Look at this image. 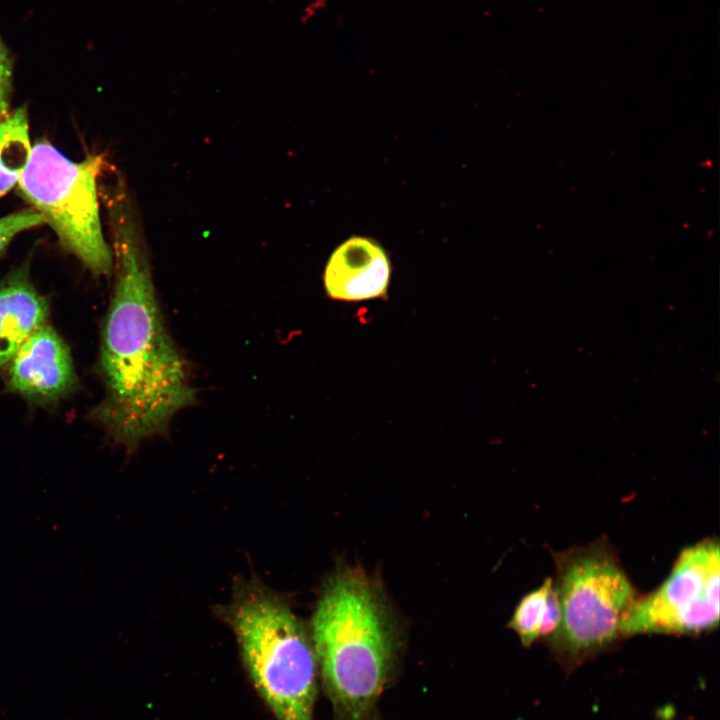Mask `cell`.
<instances>
[{"label":"cell","mask_w":720,"mask_h":720,"mask_svg":"<svg viewBox=\"0 0 720 720\" xmlns=\"http://www.w3.org/2000/svg\"><path fill=\"white\" fill-rule=\"evenodd\" d=\"M109 204L115 284L106 314L100 371L104 399L92 417L128 451L166 435L196 390L187 359L166 327L146 251L120 199Z\"/></svg>","instance_id":"6da1fadb"},{"label":"cell","mask_w":720,"mask_h":720,"mask_svg":"<svg viewBox=\"0 0 720 720\" xmlns=\"http://www.w3.org/2000/svg\"><path fill=\"white\" fill-rule=\"evenodd\" d=\"M311 638L327 694L344 720H367L392 674L398 633L384 595L361 569L325 584Z\"/></svg>","instance_id":"7a4b0ae2"},{"label":"cell","mask_w":720,"mask_h":720,"mask_svg":"<svg viewBox=\"0 0 720 720\" xmlns=\"http://www.w3.org/2000/svg\"><path fill=\"white\" fill-rule=\"evenodd\" d=\"M31 152L27 110L20 107L0 121V197L19 182Z\"/></svg>","instance_id":"30bf717a"},{"label":"cell","mask_w":720,"mask_h":720,"mask_svg":"<svg viewBox=\"0 0 720 720\" xmlns=\"http://www.w3.org/2000/svg\"><path fill=\"white\" fill-rule=\"evenodd\" d=\"M98 155L69 160L48 142L32 146L18 185L23 197L56 232L62 246L97 275L114 264L100 221L97 178L103 166Z\"/></svg>","instance_id":"5b68a950"},{"label":"cell","mask_w":720,"mask_h":720,"mask_svg":"<svg viewBox=\"0 0 720 720\" xmlns=\"http://www.w3.org/2000/svg\"><path fill=\"white\" fill-rule=\"evenodd\" d=\"M44 217L34 208L24 209L0 218V253L19 233L45 224Z\"/></svg>","instance_id":"7c38bea8"},{"label":"cell","mask_w":720,"mask_h":720,"mask_svg":"<svg viewBox=\"0 0 720 720\" xmlns=\"http://www.w3.org/2000/svg\"><path fill=\"white\" fill-rule=\"evenodd\" d=\"M13 63L10 52L0 37V121L10 112Z\"/></svg>","instance_id":"4fadbf2b"},{"label":"cell","mask_w":720,"mask_h":720,"mask_svg":"<svg viewBox=\"0 0 720 720\" xmlns=\"http://www.w3.org/2000/svg\"><path fill=\"white\" fill-rule=\"evenodd\" d=\"M553 586V578H546L536 589L525 594L514 609L508 627L519 637L525 647L539 639L547 597Z\"/></svg>","instance_id":"8fae6325"},{"label":"cell","mask_w":720,"mask_h":720,"mask_svg":"<svg viewBox=\"0 0 720 720\" xmlns=\"http://www.w3.org/2000/svg\"><path fill=\"white\" fill-rule=\"evenodd\" d=\"M74 384L70 352L47 324L33 332L9 362V387L28 398L55 400L70 391Z\"/></svg>","instance_id":"52a82bcc"},{"label":"cell","mask_w":720,"mask_h":720,"mask_svg":"<svg viewBox=\"0 0 720 720\" xmlns=\"http://www.w3.org/2000/svg\"><path fill=\"white\" fill-rule=\"evenodd\" d=\"M225 616L259 695L277 720H314L318 664L311 638L275 594L241 590Z\"/></svg>","instance_id":"3957f363"},{"label":"cell","mask_w":720,"mask_h":720,"mask_svg":"<svg viewBox=\"0 0 720 720\" xmlns=\"http://www.w3.org/2000/svg\"><path fill=\"white\" fill-rule=\"evenodd\" d=\"M48 307L26 274L17 273L0 284V368L21 345L46 324Z\"/></svg>","instance_id":"9c48e42d"},{"label":"cell","mask_w":720,"mask_h":720,"mask_svg":"<svg viewBox=\"0 0 720 720\" xmlns=\"http://www.w3.org/2000/svg\"><path fill=\"white\" fill-rule=\"evenodd\" d=\"M720 548L708 537L683 548L666 579L639 595L620 622L622 637L698 635L719 625Z\"/></svg>","instance_id":"8992f818"},{"label":"cell","mask_w":720,"mask_h":720,"mask_svg":"<svg viewBox=\"0 0 720 720\" xmlns=\"http://www.w3.org/2000/svg\"><path fill=\"white\" fill-rule=\"evenodd\" d=\"M390 277L391 263L385 249L370 237L352 236L331 254L324 287L332 299L357 302L385 296Z\"/></svg>","instance_id":"ba28073f"},{"label":"cell","mask_w":720,"mask_h":720,"mask_svg":"<svg viewBox=\"0 0 720 720\" xmlns=\"http://www.w3.org/2000/svg\"><path fill=\"white\" fill-rule=\"evenodd\" d=\"M561 620L546 640L567 670L622 639L620 622L639 596L607 537L552 553Z\"/></svg>","instance_id":"277c9868"},{"label":"cell","mask_w":720,"mask_h":720,"mask_svg":"<svg viewBox=\"0 0 720 720\" xmlns=\"http://www.w3.org/2000/svg\"><path fill=\"white\" fill-rule=\"evenodd\" d=\"M561 620V608L557 592L553 586L548 594L544 617L539 630V639H547L558 628Z\"/></svg>","instance_id":"5bb4252c"}]
</instances>
